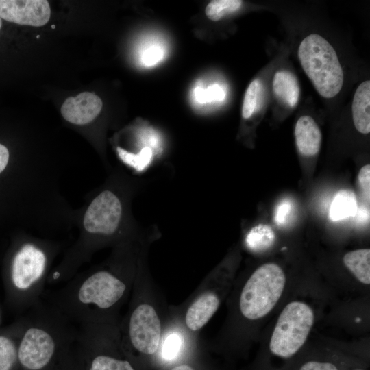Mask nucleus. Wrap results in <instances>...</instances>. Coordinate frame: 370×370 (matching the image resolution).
I'll list each match as a JSON object with an SVG mask.
<instances>
[{
	"instance_id": "obj_22",
	"label": "nucleus",
	"mask_w": 370,
	"mask_h": 370,
	"mask_svg": "<svg viewBox=\"0 0 370 370\" xmlns=\"http://www.w3.org/2000/svg\"><path fill=\"white\" fill-rule=\"evenodd\" d=\"M294 212V204L291 199L284 198L279 201L274 211L273 219L278 225L287 224Z\"/></svg>"
},
{
	"instance_id": "obj_29",
	"label": "nucleus",
	"mask_w": 370,
	"mask_h": 370,
	"mask_svg": "<svg viewBox=\"0 0 370 370\" xmlns=\"http://www.w3.org/2000/svg\"><path fill=\"white\" fill-rule=\"evenodd\" d=\"M9 160V151L5 146L0 144V173L5 169Z\"/></svg>"
},
{
	"instance_id": "obj_28",
	"label": "nucleus",
	"mask_w": 370,
	"mask_h": 370,
	"mask_svg": "<svg viewBox=\"0 0 370 370\" xmlns=\"http://www.w3.org/2000/svg\"><path fill=\"white\" fill-rule=\"evenodd\" d=\"M208 99L222 101L225 98V92L223 89L219 85H213L210 86L208 90Z\"/></svg>"
},
{
	"instance_id": "obj_11",
	"label": "nucleus",
	"mask_w": 370,
	"mask_h": 370,
	"mask_svg": "<svg viewBox=\"0 0 370 370\" xmlns=\"http://www.w3.org/2000/svg\"><path fill=\"white\" fill-rule=\"evenodd\" d=\"M220 304L219 295L215 291H203L186 311L184 322L186 328L193 332L201 330L217 311Z\"/></svg>"
},
{
	"instance_id": "obj_26",
	"label": "nucleus",
	"mask_w": 370,
	"mask_h": 370,
	"mask_svg": "<svg viewBox=\"0 0 370 370\" xmlns=\"http://www.w3.org/2000/svg\"><path fill=\"white\" fill-rule=\"evenodd\" d=\"M359 186L366 199L369 200L370 192V165L363 166L358 175Z\"/></svg>"
},
{
	"instance_id": "obj_5",
	"label": "nucleus",
	"mask_w": 370,
	"mask_h": 370,
	"mask_svg": "<svg viewBox=\"0 0 370 370\" xmlns=\"http://www.w3.org/2000/svg\"><path fill=\"white\" fill-rule=\"evenodd\" d=\"M286 275L277 264L266 263L250 275L239 298V309L247 319L254 321L267 315L281 297Z\"/></svg>"
},
{
	"instance_id": "obj_27",
	"label": "nucleus",
	"mask_w": 370,
	"mask_h": 370,
	"mask_svg": "<svg viewBox=\"0 0 370 370\" xmlns=\"http://www.w3.org/2000/svg\"><path fill=\"white\" fill-rule=\"evenodd\" d=\"M355 221L359 224H365L369 222V207L365 205L358 206L356 212Z\"/></svg>"
},
{
	"instance_id": "obj_15",
	"label": "nucleus",
	"mask_w": 370,
	"mask_h": 370,
	"mask_svg": "<svg viewBox=\"0 0 370 370\" xmlns=\"http://www.w3.org/2000/svg\"><path fill=\"white\" fill-rule=\"evenodd\" d=\"M273 90L276 98L293 108L299 101L300 86L297 77L287 70L277 71L273 79Z\"/></svg>"
},
{
	"instance_id": "obj_10",
	"label": "nucleus",
	"mask_w": 370,
	"mask_h": 370,
	"mask_svg": "<svg viewBox=\"0 0 370 370\" xmlns=\"http://www.w3.org/2000/svg\"><path fill=\"white\" fill-rule=\"evenodd\" d=\"M102 101L95 94L83 92L68 97L61 107V114L67 121L75 125H85L92 121L102 109Z\"/></svg>"
},
{
	"instance_id": "obj_4",
	"label": "nucleus",
	"mask_w": 370,
	"mask_h": 370,
	"mask_svg": "<svg viewBox=\"0 0 370 370\" xmlns=\"http://www.w3.org/2000/svg\"><path fill=\"white\" fill-rule=\"evenodd\" d=\"M298 58L321 96L329 99L338 94L344 74L337 54L328 41L319 34L307 36L299 46Z\"/></svg>"
},
{
	"instance_id": "obj_8",
	"label": "nucleus",
	"mask_w": 370,
	"mask_h": 370,
	"mask_svg": "<svg viewBox=\"0 0 370 370\" xmlns=\"http://www.w3.org/2000/svg\"><path fill=\"white\" fill-rule=\"evenodd\" d=\"M122 212L119 197L110 190H104L92 200L86 210L84 227L88 234L112 236L119 226Z\"/></svg>"
},
{
	"instance_id": "obj_9",
	"label": "nucleus",
	"mask_w": 370,
	"mask_h": 370,
	"mask_svg": "<svg viewBox=\"0 0 370 370\" xmlns=\"http://www.w3.org/2000/svg\"><path fill=\"white\" fill-rule=\"evenodd\" d=\"M51 15L45 0H0V18L18 25L40 27Z\"/></svg>"
},
{
	"instance_id": "obj_21",
	"label": "nucleus",
	"mask_w": 370,
	"mask_h": 370,
	"mask_svg": "<svg viewBox=\"0 0 370 370\" xmlns=\"http://www.w3.org/2000/svg\"><path fill=\"white\" fill-rule=\"evenodd\" d=\"M118 151L124 161L138 169L146 167L150 163L153 155L149 147H145L136 154L128 153L121 148H118Z\"/></svg>"
},
{
	"instance_id": "obj_25",
	"label": "nucleus",
	"mask_w": 370,
	"mask_h": 370,
	"mask_svg": "<svg viewBox=\"0 0 370 370\" xmlns=\"http://www.w3.org/2000/svg\"><path fill=\"white\" fill-rule=\"evenodd\" d=\"M163 55L162 47L157 45L149 46L142 54V62L145 66H150L161 60Z\"/></svg>"
},
{
	"instance_id": "obj_2",
	"label": "nucleus",
	"mask_w": 370,
	"mask_h": 370,
	"mask_svg": "<svg viewBox=\"0 0 370 370\" xmlns=\"http://www.w3.org/2000/svg\"><path fill=\"white\" fill-rule=\"evenodd\" d=\"M23 319L18 345L20 370H59L64 353L75 338L76 325L42 299Z\"/></svg>"
},
{
	"instance_id": "obj_14",
	"label": "nucleus",
	"mask_w": 370,
	"mask_h": 370,
	"mask_svg": "<svg viewBox=\"0 0 370 370\" xmlns=\"http://www.w3.org/2000/svg\"><path fill=\"white\" fill-rule=\"evenodd\" d=\"M370 81L362 82L356 88L352 106L356 129L367 134L370 132Z\"/></svg>"
},
{
	"instance_id": "obj_7",
	"label": "nucleus",
	"mask_w": 370,
	"mask_h": 370,
	"mask_svg": "<svg viewBox=\"0 0 370 370\" xmlns=\"http://www.w3.org/2000/svg\"><path fill=\"white\" fill-rule=\"evenodd\" d=\"M120 336L125 353L132 349L153 355L162 341V324L156 308L145 301H135L123 323Z\"/></svg>"
},
{
	"instance_id": "obj_30",
	"label": "nucleus",
	"mask_w": 370,
	"mask_h": 370,
	"mask_svg": "<svg viewBox=\"0 0 370 370\" xmlns=\"http://www.w3.org/2000/svg\"><path fill=\"white\" fill-rule=\"evenodd\" d=\"M170 370H195L190 365L187 364H182L177 365Z\"/></svg>"
},
{
	"instance_id": "obj_1",
	"label": "nucleus",
	"mask_w": 370,
	"mask_h": 370,
	"mask_svg": "<svg viewBox=\"0 0 370 370\" xmlns=\"http://www.w3.org/2000/svg\"><path fill=\"white\" fill-rule=\"evenodd\" d=\"M131 284L127 272L103 268L69 280L42 297L75 325L115 323Z\"/></svg>"
},
{
	"instance_id": "obj_33",
	"label": "nucleus",
	"mask_w": 370,
	"mask_h": 370,
	"mask_svg": "<svg viewBox=\"0 0 370 370\" xmlns=\"http://www.w3.org/2000/svg\"><path fill=\"white\" fill-rule=\"evenodd\" d=\"M1 25H2V21H1V19L0 18V29L1 27Z\"/></svg>"
},
{
	"instance_id": "obj_24",
	"label": "nucleus",
	"mask_w": 370,
	"mask_h": 370,
	"mask_svg": "<svg viewBox=\"0 0 370 370\" xmlns=\"http://www.w3.org/2000/svg\"><path fill=\"white\" fill-rule=\"evenodd\" d=\"M182 345L179 334L173 333L164 340L162 345V356L166 360H173L178 354Z\"/></svg>"
},
{
	"instance_id": "obj_12",
	"label": "nucleus",
	"mask_w": 370,
	"mask_h": 370,
	"mask_svg": "<svg viewBox=\"0 0 370 370\" xmlns=\"http://www.w3.org/2000/svg\"><path fill=\"white\" fill-rule=\"evenodd\" d=\"M23 317L0 330V370H20L18 341L23 328Z\"/></svg>"
},
{
	"instance_id": "obj_16",
	"label": "nucleus",
	"mask_w": 370,
	"mask_h": 370,
	"mask_svg": "<svg viewBox=\"0 0 370 370\" xmlns=\"http://www.w3.org/2000/svg\"><path fill=\"white\" fill-rule=\"evenodd\" d=\"M343 263L361 283L370 284V249H360L347 252Z\"/></svg>"
},
{
	"instance_id": "obj_13",
	"label": "nucleus",
	"mask_w": 370,
	"mask_h": 370,
	"mask_svg": "<svg viewBox=\"0 0 370 370\" xmlns=\"http://www.w3.org/2000/svg\"><path fill=\"white\" fill-rule=\"evenodd\" d=\"M295 137L297 147L302 155L312 156L319 152L322 134L312 117L304 115L297 120Z\"/></svg>"
},
{
	"instance_id": "obj_17",
	"label": "nucleus",
	"mask_w": 370,
	"mask_h": 370,
	"mask_svg": "<svg viewBox=\"0 0 370 370\" xmlns=\"http://www.w3.org/2000/svg\"><path fill=\"white\" fill-rule=\"evenodd\" d=\"M358 208L356 195L350 190H341L334 195L329 210V217L338 221L354 217Z\"/></svg>"
},
{
	"instance_id": "obj_32",
	"label": "nucleus",
	"mask_w": 370,
	"mask_h": 370,
	"mask_svg": "<svg viewBox=\"0 0 370 370\" xmlns=\"http://www.w3.org/2000/svg\"><path fill=\"white\" fill-rule=\"evenodd\" d=\"M1 319H2V315H1V308H0V330H1Z\"/></svg>"
},
{
	"instance_id": "obj_18",
	"label": "nucleus",
	"mask_w": 370,
	"mask_h": 370,
	"mask_svg": "<svg viewBox=\"0 0 370 370\" xmlns=\"http://www.w3.org/2000/svg\"><path fill=\"white\" fill-rule=\"evenodd\" d=\"M242 3L240 0H214L206 6V14L209 19L217 21L225 15L238 10Z\"/></svg>"
},
{
	"instance_id": "obj_23",
	"label": "nucleus",
	"mask_w": 370,
	"mask_h": 370,
	"mask_svg": "<svg viewBox=\"0 0 370 370\" xmlns=\"http://www.w3.org/2000/svg\"><path fill=\"white\" fill-rule=\"evenodd\" d=\"M295 370H343L334 360L330 359H308L301 362Z\"/></svg>"
},
{
	"instance_id": "obj_19",
	"label": "nucleus",
	"mask_w": 370,
	"mask_h": 370,
	"mask_svg": "<svg viewBox=\"0 0 370 370\" xmlns=\"http://www.w3.org/2000/svg\"><path fill=\"white\" fill-rule=\"evenodd\" d=\"M274 236V232L269 225L260 223L248 233L247 243L251 248H264L273 242Z\"/></svg>"
},
{
	"instance_id": "obj_6",
	"label": "nucleus",
	"mask_w": 370,
	"mask_h": 370,
	"mask_svg": "<svg viewBox=\"0 0 370 370\" xmlns=\"http://www.w3.org/2000/svg\"><path fill=\"white\" fill-rule=\"evenodd\" d=\"M314 311L299 301L288 303L278 317L269 341V352L278 358H293L305 344L314 324Z\"/></svg>"
},
{
	"instance_id": "obj_31",
	"label": "nucleus",
	"mask_w": 370,
	"mask_h": 370,
	"mask_svg": "<svg viewBox=\"0 0 370 370\" xmlns=\"http://www.w3.org/2000/svg\"><path fill=\"white\" fill-rule=\"evenodd\" d=\"M347 370H366L363 368H361L360 367H356L354 368H352V369H347Z\"/></svg>"
},
{
	"instance_id": "obj_3",
	"label": "nucleus",
	"mask_w": 370,
	"mask_h": 370,
	"mask_svg": "<svg viewBox=\"0 0 370 370\" xmlns=\"http://www.w3.org/2000/svg\"><path fill=\"white\" fill-rule=\"evenodd\" d=\"M48 267V255L37 244L26 242L15 250L3 277L5 301L11 309L27 312L42 299Z\"/></svg>"
},
{
	"instance_id": "obj_20",
	"label": "nucleus",
	"mask_w": 370,
	"mask_h": 370,
	"mask_svg": "<svg viewBox=\"0 0 370 370\" xmlns=\"http://www.w3.org/2000/svg\"><path fill=\"white\" fill-rule=\"evenodd\" d=\"M261 88L260 81L254 79L247 88L242 108V116L245 119H249L254 113L260 95Z\"/></svg>"
}]
</instances>
